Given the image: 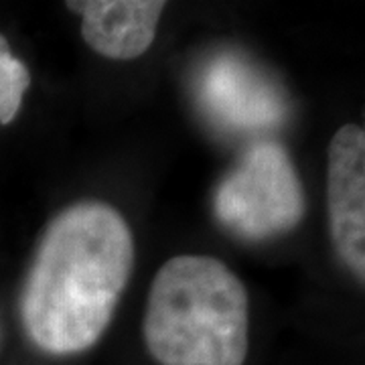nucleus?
I'll use <instances>...</instances> for the list:
<instances>
[{
	"mask_svg": "<svg viewBox=\"0 0 365 365\" xmlns=\"http://www.w3.org/2000/svg\"><path fill=\"white\" fill-rule=\"evenodd\" d=\"M134 262L126 220L102 201L61 211L26 274L21 317L29 339L51 355L90 349L102 337Z\"/></svg>",
	"mask_w": 365,
	"mask_h": 365,
	"instance_id": "f257e3e1",
	"label": "nucleus"
},
{
	"mask_svg": "<svg viewBox=\"0 0 365 365\" xmlns=\"http://www.w3.org/2000/svg\"><path fill=\"white\" fill-rule=\"evenodd\" d=\"M143 331L160 365H244L246 288L211 256H175L153 280Z\"/></svg>",
	"mask_w": 365,
	"mask_h": 365,
	"instance_id": "f03ea898",
	"label": "nucleus"
},
{
	"mask_svg": "<svg viewBox=\"0 0 365 365\" xmlns=\"http://www.w3.org/2000/svg\"><path fill=\"white\" fill-rule=\"evenodd\" d=\"M213 209L223 227L250 242L292 232L307 213V195L284 146L252 144L217 187Z\"/></svg>",
	"mask_w": 365,
	"mask_h": 365,
	"instance_id": "7ed1b4c3",
	"label": "nucleus"
},
{
	"mask_svg": "<svg viewBox=\"0 0 365 365\" xmlns=\"http://www.w3.org/2000/svg\"><path fill=\"white\" fill-rule=\"evenodd\" d=\"M327 203L331 240L343 264L365 278V132L345 124L329 144Z\"/></svg>",
	"mask_w": 365,
	"mask_h": 365,
	"instance_id": "20e7f679",
	"label": "nucleus"
},
{
	"mask_svg": "<svg viewBox=\"0 0 365 365\" xmlns=\"http://www.w3.org/2000/svg\"><path fill=\"white\" fill-rule=\"evenodd\" d=\"M199 98L213 122L230 130H266L280 124L287 106L278 88L240 55L211 59L201 76Z\"/></svg>",
	"mask_w": 365,
	"mask_h": 365,
	"instance_id": "39448f33",
	"label": "nucleus"
},
{
	"mask_svg": "<svg viewBox=\"0 0 365 365\" xmlns=\"http://www.w3.org/2000/svg\"><path fill=\"white\" fill-rule=\"evenodd\" d=\"M81 14V35L96 53L128 61L153 45L165 2L160 0H83L67 2Z\"/></svg>",
	"mask_w": 365,
	"mask_h": 365,
	"instance_id": "423d86ee",
	"label": "nucleus"
},
{
	"mask_svg": "<svg viewBox=\"0 0 365 365\" xmlns=\"http://www.w3.org/2000/svg\"><path fill=\"white\" fill-rule=\"evenodd\" d=\"M29 86V69L19 57H14L9 41L0 35V124L13 122L21 110Z\"/></svg>",
	"mask_w": 365,
	"mask_h": 365,
	"instance_id": "0eeeda50",
	"label": "nucleus"
},
{
	"mask_svg": "<svg viewBox=\"0 0 365 365\" xmlns=\"http://www.w3.org/2000/svg\"><path fill=\"white\" fill-rule=\"evenodd\" d=\"M0 339H2V333H0Z\"/></svg>",
	"mask_w": 365,
	"mask_h": 365,
	"instance_id": "6e6552de",
	"label": "nucleus"
}]
</instances>
